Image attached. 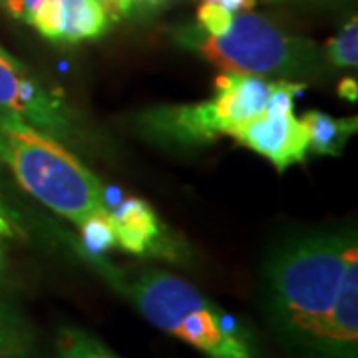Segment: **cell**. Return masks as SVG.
Listing matches in <instances>:
<instances>
[{
  "label": "cell",
  "mask_w": 358,
  "mask_h": 358,
  "mask_svg": "<svg viewBox=\"0 0 358 358\" xmlns=\"http://www.w3.org/2000/svg\"><path fill=\"white\" fill-rule=\"evenodd\" d=\"M178 38L231 74L294 76L313 70L319 62V50L313 42L282 32L259 14L233 16L229 30L221 36H209L192 28Z\"/></svg>",
  "instance_id": "277c9868"
},
{
  "label": "cell",
  "mask_w": 358,
  "mask_h": 358,
  "mask_svg": "<svg viewBox=\"0 0 358 358\" xmlns=\"http://www.w3.org/2000/svg\"><path fill=\"white\" fill-rule=\"evenodd\" d=\"M305 92V84H296V82H275L271 96H268L265 112L273 114H289L293 112V100Z\"/></svg>",
  "instance_id": "e0dca14e"
},
{
  "label": "cell",
  "mask_w": 358,
  "mask_h": 358,
  "mask_svg": "<svg viewBox=\"0 0 358 358\" xmlns=\"http://www.w3.org/2000/svg\"><path fill=\"white\" fill-rule=\"evenodd\" d=\"M129 296L157 329L178 336L211 358H245L249 346L235 320L187 281L150 271L129 285Z\"/></svg>",
  "instance_id": "3957f363"
},
{
  "label": "cell",
  "mask_w": 358,
  "mask_h": 358,
  "mask_svg": "<svg viewBox=\"0 0 358 358\" xmlns=\"http://www.w3.org/2000/svg\"><path fill=\"white\" fill-rule=\"evenodd\" d=\"M352 273H358L355 231H320L279 247L265 267L271 327L305 355L327 358L334 308Z\"/></svg>",
  "instance_id": "6da1fadb"
},
{
  "label": "cell",
  "mask_w": 358,
  "mask_h": 358,
  "mask_svg": "<svg viewBox=\"0 0 358 358\" xmlns=\"http://www.w3.org/2000/svg\"><path fill=\"white\" fill-rule=\"evenodd\" d=\"M0 112L18 115L58 141H78L76 114L18 58L0 46Z\"/></svg>",
  "instance_id": "8992f818"
},
{
  "label": "cell",
  "mask_w": 358,
  "mask_h": 358,
  "mask_svg": "<svg viewBox=\"0 0 358 358\" xmlns=\"http://www.w3.org/2000/svg\"><path fill=\"white\" fill-rule=\"evenodd\" d=\"M197 22H199L201 32H205V34L221 36L229 30L231 22H233V13H229L219 2L203 0L201 6L197 8Z\"/></svg>",
  "instance_id": "2e32d148"
},
{
  "label": "cell",
  "mask_w": 358,
  "mask_h": 358,
  "mask_svg": "<svg viewBox=\"0 0 358 358\" xmlns=\"http://www.w3.org/2000/svg\"><path fill=\"white\" fill-rule=\"evenodd\" d=\"M34 334L26 319L0 299V358H30Z\"/></svg>",
  "instance_id": "8fae6325"
},
{
  "label": "cell",
  "mask_w": 358,
  "mask_h": 358,
  "mask_svg": "<svg viewBox=\"0 0 358 358\" xmlns=\"http://www.w3.org/2000/svg\"><path fill=\"white\" fill-rule=\"evenodd\" d=\"M0 166L34 199L76 225L110 211L102 181L62 141L8 112H0Z\"/></svg>",
  "instance_id": "7a4b0ae2"
},
{
  "label": "cell",
  "mask_w": 358,
  "mask_h": 358,
  "mask_svg": "<svg viewBox=\"0 0 358 358\" xmlns=\"http://www.w3.org/2000/svg\"><path fill=\"white\" fill-rule=\"evenodd\" d=\"M114 223L115 243L136 255L145 253H166L167 243L159 217L150 205L140 197H128L122 203L110 209Z\"/></svg>",
  "instance_id": "ba28073f"
},
{
  "label": "cell",
  "mask_w": 358,
  "mask_h": 358,
  "mask_svg": "<svg viewBox=\"0 0 358 358\" xmlns=\"http://www.w3.org/2000/svg\"><path fill=\"white\" fill-rule=\"evenodd\" d=\"M327 58L336 68H357L358 64V20L352 16L343 30L327 42Z\"/></svg>",
  "instance_id": "5bb4252c"
},
{
  "label": "cell",
  "mask_w": 358,
  "mask_h": 358,
  "mask_svg": "<svg viewBox=\"0 0 358 358\" xmlns=\"http://www.w3.org/2000/svg\"><path fill=\"white\" fill-rule=\"evenodd\" d=\"M22 231L20 223H18V215L16 211L10 209V205L6 203L0 195V239L6 237H16Z\"/></svg>",
  "instance_id": "ac0fdd59"
},
{
  "label": "cell",
  "mask_w": 358,
  "mask_h": 358,
  "mask_svg": "<svg viewBox=\"0 0 358 358\" xmlns=\"http://www.w3.org/2000/svg\"><path fill=\"white\" fill-rule=\"evenodd\" d=\"M307 131L308 150L320 155H341L345 152L346 141L358 129V120L352 117H334L324 112H307L301 120Z\"/></svg>",
  "instance_id": "30bf717a"
},
{
  "label": "cell",
  "mask_w": 358,
  "mask_h": 358,
  "mask_svg": "<svg viewBox=\"0 0 358 358\" xmlns=\"http://www.w3.org/2000/svg\"><path fill=\"white\" fill-rule=\"evenodd\" d=\"M58 358H117L92 334L80 329H62L56 341Z\"/></svg>",
  "instance_id": "4fadbf2b"
},
{
  "label": "cell",
  "mask_w": 358,
  "mask_h": 358,
  "mask_svg": "<svg viewBox=\"0 0 358 358\" xmlns=\"http://www.w3.org/2000/svg\"><path fill=\"white\" fill-rule=\"evenodd\" d=\"M26 24L34 26L44 38L60 42L62 30V2L60 0H44L32 13Z\"/></svg>",
  "instance_id": "9a60e30c"
},
{
  "label": "cell",
  "mask_w": 358,
  "mask_h": 358,
  "mask_svg": "<svg viewBox=\"0 0 358 358\" xmlns=\"http://www.w3.org/2000/svg\"><path fill=\"white\" fill-rule=\"evenodd\" d=\"M106 10H114L115 14H131L136 10H143L148 6H155L162 0H102Z\"/></svg>",
  "instance_id": "d6986e66"
},
{
  "label": "cell",
  "mask_w": 358,
  "mask_h": 358,
  "mask_svg": "<svg viewBox=\"0 0 358 358\" xmlns=\"http://www.w3.org/2000/svg\"><path fill=\"white\" fill-rule=\"evenodd\" d=\"M42 2L44 0H2V6L10 13V16L22 20V22H28V18Z\"/></svg>",
  "instance_id": "ffe728a7"
},
{
  "label": "cell",
  "mask_w": 358,
  "mask_h": 358,
  "mask_svg": "<svg viewBox=\"0 0 358 358\" xmlns=\"http://www.w3.org/2000/svg\"><path fill=\"white\" fill-rule=\"evenodd\" d=\"M80 241L84 251L90 257H102L106 251H110L112 247H115V233L114 223L110 217V211L106 213H94L86 217L80 225Z\"/></svg>",
  "instance_id": "7c38bea8"
},
{
  "label": "cell",
  "mask_w": 358,
  "mask_h": 358,
  "mask_svg": "<svg viewBox=\"0 0 358 358\" xmlns=\"http://www.w3.org/2000/svg\"><path fill=\"white\" fill-rule=\"evenodd\" d=\"M275 82L263 76L223 72L215 78L217 96L209 102L159 108L145 114L148 128L183 143L227 136L247 120L265 112Z\"/></svg>",
  "instance_id": "5b68a950"
},
{
  "label": "cell",
  "mask_w": 358,
  "mask_h": 358,
  "mask_svg": "<svg viewBox=\"0 0 358 358\" xmlns=\"http://www.w3.org/2000/svg\"><path fill=\"white\" fill-rule=\"evenodd\" d=\"M0 4H2V0H0Z\"/></svg>",
  "instance_id": "d4e9b609"
},
{
  "label": "cell",
  "mask_w": 358,
  "mask_h": 358,
  "mask_svg": "<svg viewBox=\"0 0 358 358\" xmlns=\"http://www.w3.org/2000/svg\"><path fill=\"white\" fill-rule=\"evenodd\" d=\"M209 2H217V0H209Z\"/></svg>",
  "instance_id": "cb8c5ba5"
},
{
  "label": "cell",
  "mask_w": 358,
  "mask_h": 358,
  "mask_svg": "<svg viewBox=\"0 0 358 358\" xmlns=\"http://www.w3.org/2000/svg\"><path fill=\"white\" fill-rule=\"evenodd\" d=\"M62 2V30L60 42L76 44L82 40H96L110 28V14L102 0H60Z\"/></svg>",
  "instance_id": "9c48e42d"
},
{
  "label": "cell",
  "mask_w": 358,
  "mask_h": 358,
  "mask_svg": "<svg viewBox=\"0 0 358 358\" xmlns=\"http://www.w3.org/2000/svg\"><path fill=\"white\" fill-rule=\"evenodd\" d=\"M241 145L267 157L277 171H287L291 166L305 164L308 154V138L301 120L289 114L263 112L227 134Z\"/></svg>",
  "instance_id": "52a82bcc"
},
{
  "label": "cell",
  "mask_w": 358,
  "mask_h": 358,
  "mask_svg": "<svg viewBox=\"0 0 358 358\" xmlns=\"http://www.w3.org/2000/svg\"><path fill=\"white\" fill-rule=\"evenodd\" d=\"M4 271H6V257H4V251L0 247V277L4 275Z\"/></svg>",
  "instance_id": "603a6c76"
},
{
  "label": "cell",
  "mask_w": 358,
  "mask_h": 358,
  "mask_svg": "<svg viewBox=\"0 0 358 358\" xmlns=\"http://www.w3.org/2000/svg\"><path fill=\"white\" fill-rule=\"evenodd\" d=\"M221 6H225L229 13H249L257 4V0H217Z\"/></svg>",
  "instance_id": "7402d4cb"
},
{
  "label": "cell",
  "mask_w": 358,
  "mask_h": 358,
  "mask_svg": "<svg viewBox=\"0 0 358 358\" xmlns=\"http://www.w3.org/2000/svg\"><path fill=\"white\" fill-rule=\"evenodd\" d=\"M245 358H249V357H245Z\"/></svg>",
  "instance_id": "484cf974"
},
{
  "label": "cell",
  "mask_w": 358,
  "mask_h": 358,
  "mask_svg": "<svg viewBox=\"0 0 358 358\" xmlns=\"http://www.w3.org/2000/svg\"><path fill=\"white\" fill-rule=\"evenodd\" d=\"M338 96L341 98H345L346 102H357L358 100V84L355 78H345L341 84H338Z\"/></svg>",
  "instance_id": "44dd1931"
}]
</instances>
